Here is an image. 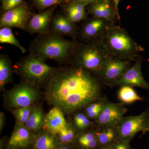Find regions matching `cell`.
I'll list each match as a JSON object with an SVG mask.
<instances>
[{"instance_id":"obj_6","label":"cell","mask_w":149,"mask_h":149,"mask_svg":"<svg viewBox=\"0 0 149 149\" xmlns=\"http://www.w3.org/2000/svg\"><path fill=\"white\" fill-rule=\"evenodd\" d=\"M14 85L10 90H5L2 95L3 107L8 110L33 105L42 95L40 88L28 83L21 81Z\"/></svg>"},{"instance_id":"obj_32","label":"cell","mask_w":149,"mask_h":149,"mask_svg":"<svg viewBox=\"0 0 149 149\" xmlns=\"http://www.w3.org/2000/svg\"><path fill=\"white\" fill-rule=\"evenodd\" d=\"M55 149H76L74 145L71 144L58 143Z\"/></svg>"},{"instance_id":"obj_28","label":"cell","mask_w":149,"mask_h":149,"mask_svg":"<svg viewBox=\"0 0 149 149\" xmlns=\"http://www.w3.org/2000/svg\"><path fill=\"white\" fill-rule=\"evenodd\" d=\"M33 105L11 111L12 114L15 118L16 123L24 125L25 124L30 117L32 112Z\"/></svg>"},{"instance_id":"obj_8","label":"cell","mask_w":149,"mask_h":149,"mask_svg":"<svg viewBox=\"0 0 149 149\" xmlns=\"http://www.w3.org/2000/svg\"><path fill=\"white\" fill-rule=\"evenodd\" d=\"M130 61L110 56L105 61L96 75L104 83L115 86L126 70Z\"/></svg>"},{"instance_id":"obj_14","label":"cell","mask_w":149,"mask_h":149,"mask_svg":"<svg viewBox=\"0 0 149 149\" xmlns=\"http://www.w3.org/2000/svg\"><path fill=\"white\" fill-rule=\"evenodd\" d=\"M35 135L24 124L15 123L13 131L5 149L30 147Z\"/></svg>"},{"instance_id":"obj_24","label":"cell","mask_w":149,"mask_h":149,"mask_svg":"<svg viewBox=\"0 0 149 149\" xmlns=\"http://www.w3.org/2000/svg\"><path fill=\"white\" fill-rule=\"evenodd\" d=\"M99 148L111 145L116 140V133L113 128H99L95 130Z\"/></svg>"},{"instance_id":"obj_36","label":"cell","mask_w":149,"mask_h":149,"mask_svg":"<svg viewBox=\"0 0 149 149\" xmlns=\"http://www.w3.org/2000/svg\"><path fill=\"white\" fill-rule=\"evenodd\" d=\"M112 1L113 4H114L115 8L116 11V13H117L118 17H120L119 11H118V5H119L120 0H112Z\"/></svg>"},{"instance_id":"obj_22","label":"cell","mask_w":149,"mask_h":149,"mask_svg":"<svg viewBox=\"0 0 149 149\" xmlns=\"http://www.w3.org/2000/svg\"><path fill=\"white\" fill-rule=\"evenodd\" d=\"M74 146L76 149L99 148L95 130L79 133Z\"/></svg>"},{"instance_id":"obj_13","label":"cell","mask_w":149,"mask_h":149,"mask_svg":"<svg viewBox=\"0 0 149 149\" xmlns=\"http://www.w3.org/2000/svg\"><path fill=\"white\" fill-rule=\"evenodd\" d=\"M56 6L33 15L28 21L25 31L31 35L46 34L51 31V24Z\"/></svg>"},{"instance_id":"obj_26","label":"cell","mask_w":149,"mask_h":149,"mask_svg":"<svg viewBox=\"0 0 149 149\" xmlns=\"http://www.w3.org/2000/svg\"><path fill=\"white\" fill-rule=\"evenodd\" d=\"M0 43L12 45L18 48L23 54L26 52V49L17 40L11 28L8 27H1L0 29Z\"/></svg>"},{"instance_id":"obj_9","label":"cell","mask_w":149,"mask_h":149,"mask_svg":"<svg viewBox=\"0 0 149 149\" xmlns=\"http://www.w3.org/2000/svg\"><path fill=\"white\" fill-rule=\"evenodd\" d=\"M124 104L116 103L105 100L103 107L95 120L99 128H114L128 111Z\"/></svg>"},{"instance_id":"obj_27","label":"cell","mask_w":149,"mask_h":149,"mask_svg":"<svg viewBox=\"0 0 149 149\" xmlns=\"http://www.w3.org/2000/svg\"><path fill=\"white\" fill-rule=\"evenodd\" d=\"M72 122L79 133L87 131L88 128L92 127L93 125V122H91L85 113L78 111L74 113Z\"/></svg>"},{"instance_id":"obj_19","label":"cell","mask_w":149,"mask_h":149,"mask_svg":"<svg viewBox=\"0 0 149 149\" xmlns=\"http://www.w3.org/2000/svg\"><path fill=\"white\" fill-rule=\"evenodd\" d=\"M58 143L55 135L43 129L35 135L30 147L32 149H55Z\"/></svg>"},{"instance_id":"obj_34","label":"cell","mask_w":149,"mask_h":149,"mask_svg":"<svg viewBox=\"0 0 149 149\" xmlns=\"http://www.w3.org/2000/svg\"><path fill=\"white\" fill-rule=\"evenodd\" d=\"M8 140L6 136H5L0 141V149H5L7 144Z\"/></svg>"},{"instance_id":"obj_1","label":"cell","mask_w":149,"mask_h":149,"mask_svg":"<svg viewBox=\"0 0 149 149\" xmlns=\"http://www.w3.org/2000/svg\"><path fill=\"white\" fill-rule=\"evenodd\" d=\"M47 103L67 114L74 113L101 100L99 77L83 68L72 65L60 67L43 87Z\"/></svg>"},{"instance_id":"obj_16","label":"cell","mask_w":149,"mask_h":149,"mask_svg":"<svg viewBox=\"0 0 149 149\" xmlns=\"http://www.w3.org/2000/svg\"><path fill=\"white\" fill-rule=\"evenodd\" d=\"M78 30L76 23L70 21L65 15L58 14L54 16L51 24L52 32L63 37L68 36L75 40Z\"/></svg>"},{"instance_id":"obj_20","label":"cell","mask_w":149,"mask_h":149,"mask_svg":"<svg viewBox=\"0 0 149 149\" xmlns=\"http://www.w3.org/2000/svg\"><path fill=\"white\" fill-rule=\"evenodd\" d=\"M12 61L5 54L0 55V91H4L7 84H14L13 73V68L12 66Z\"/></svg>"},{"instance_id":"obj_2","label":"cell","mask_w":149,"mask_h":149,"mask_svg":"<svg viewBox=\"0 0 149 149\" xmlns=\"http://www.w3.org/2000/svg\"><path fill=\"white\" fill-rule=\"evenodd\" d=\"M78 42L65 39L63 36L50 31L38 35L29 46L30 53L44 60L50 59L61 64H70Z\"/></svg>"},{"instance_id":"obj_39","label":"cell","mask_w":149,"mask_h":149,"mask_svg":"<svg viewBox=\"0 0 149 149\" xmlns=\"http://www.w3.org/2000/svg\"><path fill=\"white\" fill-rule=\"evenodd\" d=\"M148 131H149V126L148 127V128H146V130H145V131H144V132L143 133V134H145V133H146L147 132H148Z\"/></svg>"},{"instance_id":"obj_33","label":"cell","mask_w":149,"mask_h":149,"mask_svg":"<svg viewBox=\"0 0 149 149\" xmlns=\"http://www.w3.org/2000/svg\"><path fill=\"white\" fill-rule=\"evenodd\" d=\"M6 124V117L3 112L0 113V132H1Z\"/></svg>"},{"instance_id":"obj_40","label":"cell","mask_w":149,"mask_h":149,"mask_svg":"<svg viewBox=\"0 0 149 149\" xmlns=\"http://www.w3.org/2000/svg\"><path fill=\"white\" fill-rule=\"evenodd\" d=\"M1 1H4V0H1Z\"/></svg>"},{"instance_id":"obj_35","label":"cell","mask_w":149,"mask_h":149,"mask_svg":"<svg viewBox=\"0 0 149 149\" xmlns=\"http://www.w3.org/2000/svg\"><path fill=\"white\" fill-rule=\"evenodd\" d=\"M72 1L77 2L83 3L85 4L88 6V5H90L92 3L95 2L97 0H72Z\"/></svg>"},{"instance_id":"obj_10","label":"cell","mask_w":149,"mask_h":149,"mask_svg":"<svg viewBox=\"0 0 149 149\" xmlns=\"http://www.w3.org/2000/svg\"><path fill=\"white\" fill-rule=\"evenodd\" d=\"M32 15L29 7L22 4L4 12L0 18V27L16 28L25 30Z\"/></svg>"},{"instance_id":"obj_38","label":"cell","mask_w":149,"mask_h":149,"mask_svg":"<svg viewBox=\"0 0 149 149\" xmlns=\"http://www.w3.org/2000/svg\"><path fill=\"white\" fill-rule=\"evenodd\" d=\"M32 149L30 147H25V148H9V149Z\"/></svg>"},{"instance_id":"obj_37","label":"cell","mask_w":149,"mask_h":149,"mask_svg":"<svg viewBox=\"0 0 149 149\" xmlns=\"http://www.w3.org/2000/svg\"><path fill=\"white\" fill-rule=\"evenodd\" d=\"M98 149H113L112 144H111V145H107V146L100 147V148H99Z\"/></svg>"},{"instance_id":"obj_18","label":"cell","mask_w":149,"mask_h":149,"mask_svg":"<svg viewBox=\"0 0 149 149\" xmlns=\"http://www.w3.org/2000/svg\"><path fill=\"white\" fill-rule=\"evenodd\" d=\"M45 116L42 106L36 103L33 105L30 117L24 125L32 133L37 134L44 129Z\"/></svg>"},{"instance_id":"obj_21","label":"cell","mask_w":149,"mask_h":149,"mask_svg":"<svg viewBox=\"0 0 149 149\" xmlns=\"http://www.w3.org/2000/svg\"><path fill=\"white\" fill-rule=\"evenodd\" d=\"M86 5L72 1L64 8L65 16L75 23L84 20L87 17L85 11Z\"/></svg>"},{"instance_id":"obj_15","label":"cell","mask_w":149,"mask_h":149,"mask_svg":"<svg viewBox=\"0 0 149 149\" xmlns=\"http://www.w3.org/2000/svg\"><path fill=\"white\" fill-rule=\"evenodd\" d=\"M90 5L89 11L93 17L102 19L113 24L116 18L120 19L112 0H97Z\"/></svg>"},{"instance_id":"obj_31","label":"cell","mask_w":149,"mask_h":149,"mask_svg":"<svg viewBox=\"0 0 149 149\" xmlns=\"http://www.w3.org/2000/svg\"><path fill=\"white\" fill-rule=\"evenodd\" d=\"M129 142L124 141H116L112 144L113 149H133Z\"/></svg>"},{"instance_id":"obj_30","label":"cell","mask_w":149,"mask_h":149,"mask_svg":"<svg viewBox=\"0 0 149 149\" xmlns=\"http://www.w3.org/2000/svg\"><path fill=\"white\" fill-rule=\"evenodd\" d=\"M24 0H4L2 8L4 12L15 8L23 4Z\"/></svg>"},{"instance_id":"obj_12","label":"cell","mask_w":149,"mask_h":149,"mask_svg":"<svg viewBox=\"0 0 149 149\" xmlns=\"http://www.w3.org/2000/svg\"><path fill=\"white\" fill-rule=\"evenodd\" d=\"M142 58L139 57L131 66L126 70L115 86L136 87L149 90V84L146 81L142 72Z\"/></svg>"},{"instance_id":"obj_25","label":"cell","mask_w":149,"mask_h":149,"mask_svg":"<svg viewBox=\"0 0 149 149\" xmlns=\"http://www.w3.org/2000/svg\"><path fill=\"white\" fill-rule=\"evenodd\" d=\"M118 98L122 103L130 104L142 101L143 98L139 96L132 87L124 85L120 86L118 92Z\"/></svg>"},{"instance_id":"obj_11","label":"cell","mask_w":149,"mask_h":149,"mask_svg":"<svg viewBox=\"0 0 149 149\" xmlns=\"http://www.w3.org/2000/svg\"><path fill=\"white\" fill-rule=\"evenodd\" d=\"M112 25L113 24L106 20L93 17L83 23L80 30V39L85 43L100 40Z\"/></svg>"},{"instance_id":"obj_17","label":"cell","mask_w":149,"mask_h":149,"mask_svg":"<svg viewBox=\"0 0 149 149\" xmlns=\"http://www.w3.org/2000/svg\"><path fill=\"white\" fill-rule=\"evenodd\" d=\"M67 123L64 112L57 107H53L46 115L44 129L56 136Z\"/></svg>"},{"instance_id":"obj_29","label":"cell","mask_w":149,"mask_h":149,"mask_svg":"<svg viewBox=\"0 0 149 149\" xmlns=\"http://www.w3.org/2000/svg\"><path fill=\"white\" fill-rule=\"evenodd\" d=\"M34 5L39 10L42 11L62 3L65 0H32Z\"/></svg>"},{"instance_id":"obj_3","label":"cell","mask_w":149,"mask_h":149,"mask_svg":"<svg viewBox=\"0 0 149 149\" xmlns=\"http://www.w3.org/2000/svg\"><path fill=\"white\" fill-rule=\"evenodd\" d=\"M100 40L111 56L123 60H135L139 54L145 50L125 29L114 24L108 27Z\"/></svg>"},{"instance_id":"obj_7","label":"cell","mask_w":149,"mask_h":149,"mask_svg":"<svg viewBox=\"0 0 149 149\" xmlns=\"http://www.w3.org/2000/svg\"><path fill=\"white\" fill-rule=\"evenodd\" d=\"M149 126V108L138 115L123 117L114 128L116 141L130 143L137 133H143Z\"/></svg>"},{"instance_id":"obj_23","label":"cell","mask_w":149,"mask_h":149,"mask_svg":"<svg viewBox=\"0 0 149 149\" xmlns=\"http://www.w3.org/2000/svg\"><path fill=\"white\" fill-rule=\"evenodd\" d=\"M79 133L73 122L67 121L65 127L55 136L58 143L74 145Z\"/></svg>"},{"instance_id":"obj_5","label":"cell","mask_w":149,"mask_h":149,"mask_svg":"<svg viewBox=\"0 0 149 149\" xmlns=\"http://www.w3.org/2000/svg\"><path fill=\"white\" fill-rule=\"evenodd\" d=\"M111 56L101 40L78 43L70 64L97 74Z\"/></svg>"},{"instance_id":"obj_4","label":"cell","mask_w":149,"mask_h":149,"mask_svg":"<svg viewBox=\"0 0 149 149\" xmlns=\"http://www.w3.org/2000/svg\"><path fill=\"white\" fill-rule=\"evenodd\" d=\"M49 65L46 61L30 53L22 58L13 66V72L20 77L21 81L41 89L43 88L58 69Z\"/></svg>"}]
</instances>
